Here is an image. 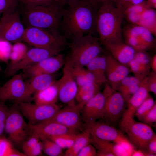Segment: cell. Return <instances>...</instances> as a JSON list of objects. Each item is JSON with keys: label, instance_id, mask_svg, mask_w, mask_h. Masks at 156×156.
<instances>
[{"label": "cell", "instance_id": "9", "mask_svg": "<svg viewBox=\"0 0 156 156\" xmlns=\"http://www.w3.org/2000/svg\"><path fill=\"white\" fill-rule=\"evenodd\" d=\"M25 29L16 10L3 13L0 20V39L15 43L22 40Z\"/></svg>", "mask_w": 156, "mask_h": 156}, {"label": "cell", "instance_id": "27", "mask_svg": "<svg viewBox=\"0 0 156 156\" xmlns=\"http://www.w3.org/2000/svg\"><path fill=\"white\" fill-rule=\"evenodd\" d=\"M57 81L46 88L33 94L32 99L35 103L40 104L56 103L58 99V88Z\"/></svg>", "mask_w": 156, "mask_h": 156}, {"label": "cell", "instance_id": "23", "mask_svg": "<svg viewBox=\"0 0 156 156\" xmlns=\"http://www.w3.org/2000/svg\"><path fill=\"white\" fill-rule=\"evenodd\" d=\"M104 45L114 58L127 66L129 62L134 58L136 51L133 48L123 41Z\"/></svg>", "mask_w": 156, "mask_h": 156}, {"label": "cell", "instance_id": "54", "mask_svg": "<svg viewBox=\"0 0 156 156\" xmlns=\"http://www.w3.org/2000/svg\"><path fill=\"white\" fill-rule=\"evenodd\" d=\"M71 0H61L62 4L64 5L67 4Z\"/></svg>", "mask_w": 156, "mask_h": 156}, {"label": "cell", "instance_id": "53", "mask_svg": "<svg viewBox=\"0 0 156 156\" xmlns=\"http://www.w3.org/2000/svg\"><path fill=\"white\" fill-rule=\"evenodd\" d=\"M144 0H131V6L140 3Z\"/></svg>", "mask_w": 156, "mask_h": 156}, {"label": "cell", "instance_id": "20", "mask_svg": "<svg viewBox=\"0 0 156 156\" xmlns=\"http://www.w3.org/2000/svg\"><path fill=\"white\" fill-rule=\"evenodd\" d=\"M28 124L31 135L36 136L40 140L49 139L53 136L75 132V131L54 122Z\"/></svg>", "mask_w": 156, "mask_h": 156}, {"label": "cell", "instance_id": "21", "mask_svg": "<svg viewBox=\"0 0 156 156\" xmlns=\"http://www.w3.org/2000/svg\"><path fill=\"white\" fill-rule=\"evenodd\" d=\"M151 58L146 51H136L134 58L128 64L134 76L140 81L150 73Z\"/></svg>", "mask_w": 156, "mask_h": 156}, {"label": "cell", "instance_id": "10", "mask_svg": "<svg viewBox=\"0 0 156 156\" xmlns=\"http://www.w3.org/2000/svg\"><path fill=\"white\" fill-rule=\"evenodd\" d=\"M104 89L107 98L103 119L113 126H116L125 112L126 101L121 94L114 89L107 83Z\"/></svg>", "mask_w": 156, "mask_h": 156}, {"label": "cell", "instance_id": "41", "mask_svg": "<svg viewBox=\"0 0 156 156\" xmlns=\"http://www.w3.org/2000/svg\"><path fill=\"white\" fill-rule=\"evenodd\" d=\"M144 123L150 126L156 122V104L143 117L141 120Z\"/></svg>", "mask_w": 156, "mask_h": 156}, {"label": "cell", "instance_id": "47", "mask_svg": "<svg viewBox=\"0 0 156 156\" xmlns=\"http://www.w3.org/2000/svg\"><path fill=\"white\" fill-rule=\"evenodd\" d=\"M96 11L103 4L107 2H111L115 5L116 0H86Z\"/></svg>", "mask_w": 156, "mask_h": 156}, {"label": "cell", "instance_id": "7", "mask_svg": "<svg viewBox=\"0 0 156 156\" xmlns=\"http://www.w3.org/2000/svg\"><path fill=\"white\" fill-rule=\"evenodd\" d=\"M120 126L131 144L144 151H146L149 142L156 134L150 126L137 122L134 118H122Z\"/></svg>", "mask_w": 156, "mask_h": 156}, {"label": "cell", "instance_id": "38", "mask_svg": "<svg viewBox=\"0 0 156 156\" xmlns=\"http://www.w3.org/2000/svg\"><path fill=\"white\" fill-rule=\"evenodd\" d=\"M13 148L9 139L0 137V156H10Z\"/></svg>", "mask_w": 156, "mask_h": 156}, {"label": "cell", "instance_id": "3", "mask_svg": "<svg viewBox=\"0 0 156 156\" xmlns=\"http://www.w3.org/2000/svg\"><path fill=\"white\" fill-rule=\"evenodd\" d=\"M65 63L71 66H85L103 51L98 38L89 34L71 41Z\"/></svg>", "mask_w": 156, "mask_h": 156}, {"label": "cell", "instance_id": "44", "mask_svg": "<svg viewBox=\"0 0 156 156\" xmlns=\"http://www.w3.org/2000/svg\"><path fill=\"white\" fill-rule=\"evenodd\" d=\"M147 76V85L149 92L156 94V73L152 71Z\"/></svg>", "mask_w": 156, "mask_h": 156}, {"label": "cell", "instance_id": "34", "mask_svg": "<svg viewBox=\"0 0 156 156\" xmlns=\"http://www.w3.org/2000/svg\"><path fill=\"white\" fill-rule=\"evenodd\" d=\"M28 49L26 45L21 42L12 45L8 66L15 64L21 60L25 55Z\"/></svg>", "mask_w": 156, "mask_h": 156}, {"label": "cell", "instance_id": "17", "mask_svg": "<svg viewBox=\"0 0 156 156\" xmlns=\"http://www.w3.org/2000/svg\"><path fill=\"white\" fill-rule=\"evenodd\" d=\"M65 63L64 56L59 53L45 58L23 70L24 78L40 74H54Z\"/></svg>", "mask_w": 156, "mask_h": 156}, {"label": "cell", "instance_id": "51", "mask_svg": "<svg viewBox=\"0 0 156 156\" xmlns=\"http://www.w3.org/2000/svg\"><path fill=\"white\" fill-rule=\"evenodd\" d=\"M151 68L152 71L156 73V55H154L151 58Z\"/></svg>", "mask_w": 156, "mask_h": 156}, {"label": "cell", "instance_id": "43", "mask_svg": "<svg viewBox=\"0 0 156 156\" xmlns=\"http://www.w3.org/2000/svg\"><path fill=\"white\" fill-rule=\"evenodd\" d=\"M97 151L94 146L91 144H87L79 152L77 156H96Z\"/></svg>", "mask_w": 156, "mask_h": 156}, {"label": "cell", "instance_id": "50", "mask_svg": "<svg viewBox=\"0 0 156 156\" xmlns=\"http://www.w3.org/2000/svg\"><path fill=\"white\" fill-rule=\"evenodd\" d=\"M8 11V7L6 0H0V16L2 13Z\"/></svg>", "mask_w": 156, "mask_h": 156}, {"label": "cell", "instance_id": "14", "mask_svg": "<svg viewBox=\"0 0 156 156\" xmlns=\"http://www.w3.org/2000/svg\"><path fill=\"white\" fill-rule=\"evenodd\" d=\"M86 127L91 135L99 139L113 142L120 145L131 144L122 131L105 122L96 121L86 125Z\"/></svg>", "mask_w": 156, "mask_h": 156}, {"label": "cell", "instance_id": "29", "mask_svg": "<svg viewBox=\"0 0 156 156\" xmlns=\"http://www.w3.org/2000/svg\"><path fill=\"white\" fill-rule=\"evenodd\" d=\"M65 64L69 67L78 87L89 82H94L101 85L102 84L84 66H71L65 63Z\"/></svg>", "mask_w": 156, "mask_h": 156}, {"label": "cell", "instance_id": "31", "mask_svg": "<svg viewBox=\"0 0 156 156\" xmlns=\"http://www.w3.org/2000/svg\"><path fill=\"white\" fill-rule=\"evenodd\" d=\"M91 135L86 128L82 133L77 134L73 145L66 151L65 156H77L80 151L85 146L91 143Z\"/></svg>", "mask_w": 156, "mask_h": 156}, {"label": "cell", "instance_id": "12", "mask_svg": "<svg viewBox=\"0 0 156 156\" xmlns=\"http://www.w3.org/2000/svg\"><path fill=\"white\" fill-rule=\"evenodd\" d=\"M61 51L59 50L34 47L28 50L25 56L20 61L8 66L5 73L7 77H12L19 71L23 70L45 58L60 53Z\"/></svg>", "mask_w": 156, "mask_h": 156}, {"label": "cell", "instance_id": "18", "mask_svg": "<svg viewBox=\"0 0 156 156\" xmlns=\"http://www.w3.org/2000/svg\"><path fill=\"white\" fill-rule=\"evenodd\" d=\"M57 81L58 88V99L60 101L67 104L74 101L78 87L69 67L65 64L62 75Z\"/></svg>", "mask_w": 156, "mask_h": 156}, {"label": "cell", "instance_id": "4", "mask_svg": "<svg viewBox=\"0 0 156 156\" xmlns=\"http://www.w3.org/2000/svg\"><path fill=\"white\" fill-rule=\"evenodd\" d=\"M61 3L53 2L25 9L24 17L28 26L60 29L64 9Z\"/></svg>", "mask_w": 156, "mask_h": 156}, {"label": "cell", "instance_id": "22", "mask_svg": "<svg viewBox=\"0 0 156 156\" xmlns=\"http://www.w3.org/2000/svg\"><path fill=\"white\" fill-rule=\"evenodd\" d=\"M91 135V142L97 151V156H129L128 153L120 144L99 139Z\"/></svg>", "mask_w": 156, "mask_h": 156}, {"label": "cell", "instance_id": "1", "mask_svg": "<svg viewBox=\"0 0 156 156\" xmlns=\"http://www.w3.org/2000/svg\"><path fill=\"white\" fill-rule=\"evenodd\" d=\"M64 10L60 28L66 39L71 41L96 29L97 11L86 0H71Z\"/></svg>", "mask_w": 156, "mask_h": 156}, {"label": "cell", "instance_id": "15", "mask_svg": "<svg viewBox=\"0 0 156 156\" xmlns=\"http://www.w3.org/2000/svg\"><path fill=\"white\" fill-rule=\"evenodd\" d=\"M82 119L80 110L74 101L60 109L50 119L42 122L56 123L75 131L81 127Z\"/></svg>", "mask_w": 156, "mask_h": 156}, {"label": "cell", "instance_id": "24", "mask_svg": "<svg viewBox=\"0 0 156 156\" xmlns=\"http://www.w3.org/2000/svg\"><path fill=\"white\" fill-rule=\"evenodd\" d=\"M147 79V76L140 81L138 90L127 102V108L122 118H133L137 109L149 95Z\"/></svg>", "mask_w": 156, "mask_h": 156}, {"label": "cell", "instance_id": "25", "mask_svg": "<svg viewBox=\"0 0 156 156\" xmlns=\"http://www.w3.org/2000/svg\"><path fill=\"white\" fill-rule=\"evenodd\" d=\"M56 81L54 74L36 75L25 81L28 95L30 98L34 93L48 87Z\"/></svg>", "mask_w": 156, "mask_h": 156}, {"label": "cell", "instance_id": "45", "mask_svg": "<svg viewBox=\"0 0 156 156\" xmlns=\"http://www.w3.org/2000/svg\"><path fill=\"white\" fill-rule=\"evenodd\" d=\"M42 147L41 141H40L35 146L32 148L25 154L26 156H37L41 155Z\"/></svg>", "mask_w": 156, "mask_h": 156}, {"label": "cell", "instance_id": "33", "mask_svg": "<svg viewBox=\"0 0 156 156\" xmlns=\"http://www.w3.org/2000/svg\"><path fill=\"white\" fill-rule=\"evenodd\" d=\"M77 134L75 132L65 133L53 136L49 139L55 143L62 148L68 149L73 144Z\"/></svg>", "mask_w": 156, "mask_h": 156}, {"label": "cell", "instance_id": "56", "mask_svg": "<svg viewBox=\"0 0 156 156\" xmlns=\"http://www.w3.org/2000/svg\"><path fill=\"white\" fill-rule=\"evenodd\" d=\"M1 66L0 65V73L1 72Z\"/></svg>", "mask_w": 156, "mask_h": 156}, {"label": "cell", "instance_id": "52", "mask_svg": "<svg viewBox=\"0 0 156 156\" xmlns=\"http://www.w3.org/2000/svg\"><path fill=\"white\" fill-rule=\"evenodd\" d=\"M146 3L149 8L153 9L156 8V0H147Z\"/></svg>", "mask_w": 156, "mask_h": 156}, {"label": "cell", "instance_id": "36", "mask_svg": "<svg viewBox=\"0 0 156 156\" xmlns=\"http://www.w3.org/2000/svg\"><path fill=\"white\" fill-rule=\"evenodd\" d=\"M155 103L153 99L149 95L137 109L135 115L141 121L144 116L152 108Z\"/></svg>", "mask_w": 156, "mask_h": 156}, {"label": "cell", "instance_id": "49", "mask_svg": "<svg viewBox=\"0 0 156 156\" xmlns=\"http://www.w3.org/2000/svg\"><path fill=\"white\" fill-rule=\"evenodd\" d=\"M8 7V11H13L16 10L18 4V0H6Z\"/></svg>", "mask_w": 156, "mask_h": 156}, {"label": "cell", "instance_id": "16", "mask_svg": "<svg viewBox=\"0 0 156 156\" xmlns=\"http://www.w3.org/2000/svg\"><path fill=\"white\" fill-rule=\"evenodd\" d=\"M107 98L105 90L99 92L88 102L80 110L81 118L86 125L93 123L102 119Z\"/></svg>", "mask_w": 156, "mask_h": 156}, {"label": "cell", "instance_id": "55", "mask_svg": "<svg viewBox=\"0 0 156 156\" xmlns=\"http://www.w3.org/2000/svg\"><path fill=\"white\" fill-rule=\"evenodd\" d=\"M48 0V1H49L51 2H59V3H61L62 4L61 0Z\"/></svg>", "mask_w": 156, "mask_h": 156}, {"label": "cell", "instance_id": "28", "mask_svg": "<svg viewBox=\"0 0 156 156\" xmlns=\"http://www.w3.org/2000/svg\"><path fill=\"white\" fill-rule=\"evenodd\" d=\"M106 55H100L91 60L86 66L102 84L107 83L105 71Z\"/></svg>", "mask_w": 156, "mask_h": 156}, {"label": "cell", "instance_id": "6", "mask_svg": "<svg viewBox=\"0 0 156 156\" xmlns=\"http://www.w3.org/2000/svg\"><path fill=\"white\" fill-rule=\"evenodd\" d=\"M5 131L10 141L18 146H22L31 135L28 124L25 122L17 102L8 108Z\"/></svg>", "mask_w": 156, "mask_h": 156}, {"label": "cell", "instance_id": "39", "mask_svg": "<svg viewBox=\"0 0 156 156\" xmlns=\"http://www.w3.org/2000/svg\"><path fill=\"white\" fill-rule=\"evenodd\" d=\"M8 108L5 104V102L0 101V137L5 131Z\"/></svg>", "mask_w": 156, "mask_h": 156}, {"label": "cell", "instance_id": "30", "mask_svg": "<svg viewBox=\"0 0 156 156\" xmlns=\"http://www.w3.org/2000/svg\"><path fill=\"white\" fill-rule=\"evenodd\" d=\"M140 81L134 76H127L120 83L117 91L120 92L127 102L133 95L137 91Z\"/></svg>", "mask_w": 156, "mask_h": 156}, {"label": "cell", "instance_id": "8", "mask_svg": "<svg viewBox=\"0 0 156 156\" xmlns=\"http://www.w3.org/2000/svg\"><path fill=\"white\" fill-rule=\"evenodd\" d=\"M122 34L125 43L136 51H147L155 46L153 35L143 27L130 24L122 28Z\"/></svg>", "mask_w": 156, "mask_h": 156}, {"label": "cell", "instance_id": "13", "mask_svg": "<svg viewBox=\"0 0 156 156\" xmlns=\"http://www.w3.org/2000/svg\"><path fill=\"white\" fill-rule=\"evenodd\" d=\"M30 99L22 74H16L0 87V101H26Z\"/></svg>", "mask_w": 156, "mask_h": 156}, {"label": "cell", "instance_id": "11", "mask_svg": "<svg viewBox=\"0 0 156 156\" xmlns=\"http://www.w3.org/2000/svg\"><path fill=\"white\" fill-rule=\"evenodd\" d=\"M17 103L22 114L27 119L28 123L31 125L42 122L49 120L60 109L56 103L40 104L27 101Z\"/></svg>", "mask_w": 156, "mask_h": 156}, {"label": "cell", "instance_id": "32", "mask_svg": "<svg viewBox=\"0 0 156 156\" xmlns=\"http://www.w3.org/2000/svg\"><path fill=\"white\" fill-rule=\"evenodd\" d=\"M138 25L148 29L154 36L156 34V12L155 9L148 8L142 13Z\"/></svg>", "mask_w": 156, "mask_h": 156}, {"label": "cell", "instance_id": "46", "mask_svg": "<svg viewBox=\"0 0 156 156\" xmlns=\"http://www.w3.org/2000/svg\"><path fill=\"white\" fill-rule=\"evenodd\" d=\"M146 152L150 154L151 156L156 155V135L149 142L146 150Z\"/></svg>", "mask_w": 156, "mask_h": 156}, {"label": "cell", "instance_id": "26", "mask_svg": "<svg viewBox=\"0 0 156 156\" xmlns=\"http://www.w3.org/2000/svg\"><path fill=\"white\" fill-rule=\"evenodd\" d=\"M101 86L96 83L89 82L78 87L75 99L80 110L88 102L100 92Z\"/></svg>", "mask_w": 156, "mask_h": 156}, {"label": "cell", "instance_id": "42", "mask_svg": "<svg viewBox=\"0 0 156 156\" xmlns=\"http://www.w3.org/2000/svg\"><path fill=\"white\" fill-rule=\"evenodd\" d=\"M36 136L31 134L23 143L22 147L25 153L28 150L36 146L40 141Z\"/></svg>", "mask_w": 156, "mask_h": 156}, {"label": "cell", "instance_id": "19", "mask_svg": "<svg viewBox=\"0 0 156 156\" xmlns=\"http://www.w3.org/2000/svg\"><path fill=\"white\" fill-rule=\"evenodd\" d=\"M106 55L105 74L107 83L117 91L121 81L128 76L131 71L128 66L118 62L109 54Z\"/></svg>", "mask_w": 156, "mask_h": 156}, {"label": "cell", "instance_id": "40", "mask_svg": "<svg viewBox=\"0 0 156 156\" xmlns=\"http://www.w3.org/2000/svg\"><path fill=\"white\" fill-rule=\"evenodd\" d=\"M18 3H20L25 9H28L41 5H48L53 2L47 0H18Z\"/></svg>", "mask_w": 156, "mask_h": 156}, {"label": "cell", "instance_id": "37", "mask_svg": "<svg viewBox=\"0 0 156 156\" xmlns=\"http://www.w3.org/2000/svg\"><path fill=\"white\" fill-rule=\"evenodd\" d=\"M12 47L10 42L0 39V61L6 63L8 62Z\"/></svg>", "mask_w": 156, "mask_h": 156}, {"label": "cell", "instance_id": "48", "mask_svg": "<svg viewBox=\"0 0 156 156\" xmlns=\"http://www.w3.org/2000/svg\"><path fill=\"white\" fill-rule=\"evenodd\" d=\"M131 0H116L115 5L122 13L131 5Z\"/></svg>", "mask_w": 156, "mask_h": 156}, {"label": "cell", "instance_id": "5", "mask_svg": "<svg viewBox=\"0 0 156 156\" xmlns=\"http://www.w3.org/2000/svg\"><path fill=\"white\" fill-rule=\"evenodd\" d=\"M65 36L58 29L28 26L25 29L22 40L34 47L61 51L67 42Z\"/></svg>", "mask_w": 156, "mask_h": 156}, {"label": "cell", "instance_id": "2", "mask_svg": "<svg viewBox=\"0 0 156 156\" xmlns=\"http://www.w3.org/2000/svg\"><path fill=\"white\" fill-rule=\"evenodd\" d=\"M123 18L122 12L111 2L104 3L98 9L96 29L103 45L123 41L121 25Z\"/></svg>", "mask_w": 156, "mask_h": 156}, {"label": "cell", "instance_id": "35", "mask_svg": "<svg viewBox=\"0 0 156 156\" xmlns=\"http://www.w3.org/2000/svg\"><path fill=\"white\" fill-rule=\"evenodd\" d=\"M41 140L42 151L47 155L49 156L62 155V148L54 142L49 139Z\"/></svg>", "mask_w": 156, "mask_h": 156}]
</instances>
